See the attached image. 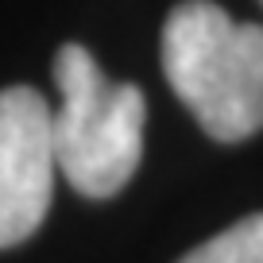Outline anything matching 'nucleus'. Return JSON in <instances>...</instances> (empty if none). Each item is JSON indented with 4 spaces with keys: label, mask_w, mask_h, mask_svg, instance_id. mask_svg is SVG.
<instances>
[{
    "label": "nucleus",
    "mask_w": 263,
    "mask_h": 263,
    "mask_svg": "<svg viewBox=\"0 0 263 263\" xmlns=\"http://www.w3.org/2000/svg\"><path fill=\"white\" fill-rule=\"evenodd\" d=\"M163 74L221 143L263 128V27L236 24L213 0H186L163 27Z\"/></svg>",
    "instance_id": "f257e3e1"
},
{
    "label": "nucleus",
    "mask_w": 263,
    "mask_h": 263,
    "mask_svg": "<svg viewBox=\"0 0 263 263\" xmlns=\"http://www.w3.org/2000/svg\"><path fill=\"white\" fill-rule=\"evenodd\" d=\"M54 112L31 85L0 93V244L16 248L43 224L54 194Z\"/></svg>",
    "instance_id": "7ed1b4c3"
},
{
    "label": "nucleus",
    "mask_w": 263,
    "mask_h": 263,
    "mask_svg": "<svg viewBox=\"0 0 263 263\" xmlns=\"http://www.w3.org/2000/svg\"><path fill=\"white\" fill-rule=\"evenodd\" d=\"M178 263H263V213H252L232 229L217 232L213 240L186 252Z\"/></svg>",
    "instance_id": "20e7f679"
},
{
    "label": "nucleus",
    "mask_w": 263,
    "mask_h": 263,
    "mask_svg": "<svg viewBox=\"0 0 263 263\" xmlns=\"http://www.w3.org/2000/svg\"><path fill=\"white\" fill-rule=\"evenodd\" d=\"M54 85L62 97L54 108L58 171L85 197L120 194L143 155V93L105 78L93 54L78 43L58 50Z\"/></svg>",
    "instance_id": "f03ea898"
}]
</instances>
